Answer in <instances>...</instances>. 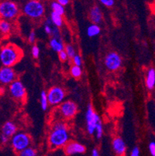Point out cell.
<instances>
[{
	"instance_id": "cell-15",
	"label": "cell",
	"mask_w": 155,
	"mask_h": 156,
	"mask_svg": "<svg viewBox=\"0 0 155 156\" xmlns=\"http://www.w3.org/2000/svg\"><path fill=\"white\" fill-rule=\"evenodd\" d=\"M17 132V127L13 122L7 121L2 125V134L8 136L9 137H12Z\"/></svg>"
},
{
	"instance_id": "cell-7",
	"label": "cell",
	"mask_w": 155,
	"mask_h": 156,
	"mask_svg": "<svg viewBox=\"0 0 155 156\" xmlns=\"http://www.w3.org/2000/svg\"><path fill=\"white\" fill-rule=\"evenodd\" d=\"M78 106L76 103L72 100L62 102L60 106H58V110L59 115L62 118L70 120L72 119L78 112Z\"/></svg>"
},
{
	"instance_id": "cell-11",
	"label": "cell",
	"mask_w": 155,
	"mask_h": 156,
	"mask_svg": "<svg viewBox=\"0 0 155 156\" xmlns=\"http://www.w3.org/2000/svg\"><path fill=\"white\" fill-rule=\"evenodd\" d=\"M16 80V73L10 66H2L0 69V83L2 85H10Z\"/></svg>"
},
{
	"instance_id": "cell-35",
	"label": "cell",
	"mask_w": 155,
	"mask_h": 156,
	"mask_svg": "<svg viewBox=\"0 0 155 156\" xmlns=\"http://www.w3.org/2000/svg\"><path fill=\"white\" fill-rule=\"evenodd\" d=\"M140 154V151L138 147H134L132 149L131 153H130V155L131 156H139Z\"/></svg>"
},
{
	"instance_id": "cell-19",
	"label": "cell",
	"mask_w": 155,
	"mask_h": 156,
	"mask_svg": "<svg viewBox=\"0 0 155 156\" xmlns=\"http://www.w3.org/2000/svg\"><path fill=\"white\" fill-rule=\"evenodd\" d=\"M50 18H51V21H52V23H53L55 27H57L61 28L62 26H63L64 20L62 15H60V14L52 11L51 13V16H50Z\"/></svg>"
},
{
	"instance_id": "cell-3",
	"label": "cell",
	"mask_w": 155,
	"mask_h": 156,
	"mask_svg": "<svg viewBox=\"0 0 155 156\" xmlns=\"http://www.w3.org/2000/svg\"><path fill=\"white\" fill-rule=\"evenodd\" d=\"M23 12L27 17L39 20L44 15L45 8L39 0H29L23 7Z\"/></svg>"
},
{
	"instance_id": "cell-37",
	"label": "cell",
	"mask_w": 155,
	"mask_h": 156,
	"mask_svg": "<svg viewBox=\"0 0 155 156\" xmlns=\"http://www.w3.org/2000/svg\"><path fill=\"white\" fill-rule=\"evenodd\" d=\"M92 156H99V150H98L97 148H94V149H92Z\"/></svg>"
},
{
	"instance_id": "cell-27",
	"label": "cell",
	"mask_w": 155,
	"mask_h": 156,
	"mask_svg": "<svg viewBox=\"0 0 155 156\" xmlns=\"http://www.w3.org/2000/svg\"><path fill=\"white\" fill-rule=\"evenodd\" d=\"M95 133H96V138H97V139L102 138V135H103V127H102V121H99V124H97Z\"/></svg>"
},
{
	"instance_id": "cell-13",
	"label": "cell",
	"mask_w": 155,
	"mask_h": 156,
	"mask_svg": "<svg viewBox=\"0 0 155 156\" xmlns=\"http://www.w3.org/2000/svg\"><path fill=\"white\" fill-rule=\"evenodd\" d=\"M112 147L114 153L117 155H123L126 151V143L123 140V138L119 137H115L112 142Z\"/></svg>"
},
{
	"instance_id": "cell-10",
	"label": "cell",
	"mask_w": 155,
	"mask_h": 156,
	"mask_svg": "<svg viewBox=\"0 0 155 156\" xmlns=\"http://www.w3.org/2000/svg\"><path fill=\"white\" fill-rule=\"evenodd\" d=\"M9 91L12 97L17 100L23 101L26 97V90L25 86L21 81L17 80V79L9 85Z\"/></svg>"
},
{
	"instance_id": "cell-33",
	"label": "cell",
	"mask_w": 155,
	"mask_h": 156,
	"mask_svg": "<svg viewBox=\"0 0 155 156\" xmlns=\"http://www.w3.org/2000/svg\"><path fill=\"white\" fill-rule=\"evenodd\" d=\"M9 138L10 137H9L8 136L5 135L3 134H1V135H0V142L2 143V144H7L9 141Z\"/></svg>"
},
{
	"instance_id": "cell-2",
	"label": "cell",
	"mask_w": 155,
	"mask_h": 156,
	"mask_svg": "<svg viewBox=\"0 0 155 156\" xmlns=\"http://www.w3.org/2000/svg\"><path fill=\"white\" fill-rule=\"evenodd\" d=\"M22 57V50L12 44L5 45L0 50V62L3 66L12 67Z\"/></svg>"
},
{
	"instance_id": "cell-21",
	"label": "cell",
	"mask_w": 155,
	"mask_h": 156,
	"mask_svg": "<svg viewBox=\"0 0 155 156\" xmlns=\"http://www.w3.org/2000/svg\"><path fill=\"white\" fill-rule=\"evenodd\" d=\"M51 8L52 9V11L57 13L60 14V15L63 16L65 14V5H62L61 3L57 1V2H51Z\"/></svg>"
},
{
	"instance_id": "cell-12",
	"label": "cell",
	"mask_w": 155,
	"mask_h": 156,
	"mask_svg": "<svg viewBox=\"0 0 155 156\" xmlns=\"http://www.w3.org/2000/svg\"><path fill=\"white\" fill-rule=\"evenodd\" d=\"M64 151L68 155H75V154H84L86 151L85 146L76 141H68L64 147Z\"/></svg>"
},
{
	"instance_id": "cell-36",
	"label": "cell",
	"mask_w": 155,
	"mask_h": 156,
	"mask_svg": "<svg viewBox=\"0 0 155 156\" xmlns=\"http://www.w3.org/2000/svg\"><path fill=\"white\" fill-rule=\"evenodd\" d=\"M57 1L63 5H67L70 2V0H57Z\"/></svg>"
},
{
	"instance_id": "cell-18",
	"label": "cell",
	"mask_w": 155,
	"mask_h": 156,
	"mask_svg": "<svg viewBox=\"0 0 155 156\" xmlns=\"http://www.w3.org/2000/svg\"><path fill=\"white\" fill-rule=\"evenodd\" d=\"M146 86L148 89H153L155 86V69L153 68L147 71L146 76Z\"/></svg>"
},
{
	"instance_id": "cell-22",
	"label": "cell",
	"mask_w": 155,
	"mask_h": 156,
	"mask_svg": "<svg viewBox=\"0 0 155 156\" xmlns=\"http://www.w3.org/2000/svg\"><path fill=\"white\" fill-rule=\"evenodd\" d=\"M41 109H42L44 111L47 110V109L48 108V106H49V102H48V93L44 90H43L41 93Z\"/></svg>"
},
{
	"instance_id": "cell-24",
	"label": "cell",
	"mask_w": 155,
	"mask_h": 156,
	"mask_svg": "<svg viewBox=\"0 0 155 156\" xmlns=\"http://www.w3.org/2000/svg\"><path fill=\"white\" fill-rule=\"evenodd\" d=\"M54 26H55V25L52 23V21H51V18H48V19L46 20V21H45L44 26V30L45 33H46L47 34H52Z\"/></svg>"
},
{
	"instance_id": "cell-31",
	"label": "cell",
	"mask_w": 155,
	"mask_h": 156,
	"mask_svg": "<svg viewBox=\"0 0 155 156\" xmlns=\"http://www.w3.org/2000/svg\"><path fill=\"white\" fill-rule=\"evenodd\" d=\"M28 41L30 44H34L36 41V34L34 31H31L28 36Z\"/></svg>"
},
{
	"instance_id": "cell-38",
	"label": "cell",
	"mask_w": 155,
	"mask_h": 156,
	"mask_svg": "<svg viewBox=\"0 0 155 156\" xmlns=\"http://www.w3.org/2000/svg\"><path fill=\"white\" fill-rule=\"evenodd\" d=\"M153 12H155V2H154V3L153 4Z\"/></svg>"
},
{
	"instance_id": "cell-29",
	"label": "cell",
	"mask_w": 155,
	"mask_h": 156,
	"mask_svg": "<svg viewBox=\"0 0 155 156\" xmlns=\"http://www.w3.org/2000/svg\"><path fill=\"white\" fill-rule=\"evenodd\" d=\"M58 58H59L60 60L63 62H67L68 59L69 58H68V54H67V52L65 51V50L62 51H60L59 53H58Z\"/></svg>"
},
{
	"instance_id": "cell-17",
	"label": "cell",
	"mask_w": 155,
	"mask_h": 156,
	"mask_svg": "<svg viewBox=\"0 0 155 156\" xmlns=\"http://www.w3.org/2000/svg\"><path fill=\"white\" fill-rule=\"evenodd\" d=\"M12 30V24L10 20L0 18V34L2 35H8Z\"/></svg>"
},
{
	"instance_id": "cell-4",
	"label": "cell",
	"mask_w": 155,
	"mask_h": 156,
	"mask_svg": "<svg viewBox=\"0 0 155 156\" xmlns=\"http://www.w3.org/2000/svg\"><path fill=\"white\" fill-rule=\"evenodd\" d=\"M19 14V6L16 2L10 0H2L0 2V18L13 20Z\"/></svg>"
},
{
	"instance_id": "cell-9",
	"label": "cell",
	"mask_w": 155,
	"mask_h": 156,
	"mask_svg": "<svg viewBox=\"0 0 155 156\" xmlns=\"http://www.w3.org/2000/svg\"><path fill=\"white\" fill-rule=\"evenodd\" d=\"M48 98L49 104L51 106L60 105L65 98V92L62 87L53 86L48 90Z\"/></svg>"
},
{
	"instance_id": "cell-34",
	"label": "cell",
	"mask_w": 155,
	"mask_h": 156,
	"mask_svg": "<svg viewBox=\"0 0 155 156\" xmlns=\"http://www.w3.org/2000/svg\"><path fill=\"white\" fill-rule=\"evenodd\" d=\"M149 151L152 156H155V142L152 141L149 144Z\"/></svg>"
},
{
	"instance_id": "cell-8",
	"label": "cell",
	"mask_w": 155,
	"mask_h": 156,
	"mask_svg": "<svg viewBox=\"0 0 155 156\" xmlns=\"http://www.w3.org/2000/svg\"><path fill=\"white\" fill-rule=\"evenodd\" d=\"M104 63L108 70L115 72L121 68L123 60L119 54L115 51H111L109 52L105 57Z\"/></svg>"
},
{
	"instance_id": "cell-23",
	"label": "cell",
	"mask_w": 155,
	"mask_h": 156,
	"mask_svg": "<svg viewBox=\"0 0 155 156\" xmlns=\"http://www.w3.org/2000/svg\"><path fill=\"white\" fill-rule=\"evenodd\" d=\"M70 74L75 79H79L82 75V66H78L75 65H72L70 69Z\"/></svg>"
},
{
	"instance_id": "cell-32",
	"label": "cell",
	"mask_w": 155,
	"mask_h": 156,
	"mask_svg": "<svg viewBox=\"0 0 155 156\" xmlns=\"http://www.w3.org/2000/svg\"><path fill=\"white\" fill-rule=\"evenodd\" d=\"M102 4L107 7H112L115 3L114 0H99Z\"/></svg>"
},
{
	"instance_id": "cell-16",
	"label": "cell",
	"mask_w": 155,
	"mask_h": 156,
	"mask_svg": "<svg viewBox=\"0 0 155 156\" xmlns=\"http://www.w3.org/2000/svg\"><path fill=\"white\" fill-rule=\"evenodd\" d=\"M49 45L54 51L59 53L60 51L65 50V44L62 41V37H52L49 41Z\"/></svg>"
},
{
	"instance_id": "cell-26",
	"label": "cell",
	"mask_w": 155,
	"mask_h": 156,
	"mask_svg": "<svg viewBox=\"0 0 155 156\" xmlns=\"http://www.w3.org/2000/svg\"><path fill=\"white\" fill-rule=\"evenodd\" d=\"M65 50L67 52L68 55V58L70 59L73 58V57L76 55V51H75V49L72 45L71 44H67L65 47Z\"/></svg>"
},
{
	"instance_id": "cell-20",
	"label": "cell",
	"mask_w": 155,
	"mask_h": 156,
	"mask_svg": "<svg viewBox=\"0 0 155 156\" xmlns=\"http://www.w3.org/2000/svg\"><path fill=\"white\" fill-rule=\"evenodd\" d=\"M101 29L99 24L92 23L87 28V35L89 37H95L100 34Z\"/></svg>"
},
{
	"instance_id": "cell-25",
	"label": "cell",
	"mask_w": 155,
	"mask_h": 156,
	"mask_svg": "<svg viewBox=\"0 0 155 156\" xmlns=\"http://www.w3.org/2000/svg\"><path fill=\"white\" fill-rule=\"evenodd\" d=\"M19 154L20 156H36L37 154V153L36 150L30 146V147H26L25 149L20 151L19 153Z\"/></svg>"
},
{
	"instance_id": "cell-30",
	"label": "cell",
	"mask_w": 155,
	"mask_h": 156,
	"mask_svg": "<svg viewBox=\"0 0 155 156\" xmlns=\"http://www.w3.org/2000/svg\"><path fill=\"white\" fill-rule=\"evenodd\" d=\"M72 61H73L74 65H78V66H82V57H81L79 55H75V56L73 57Z\"/></svg>"
},
{
	"instance_id": "cell-14",
	"label": "cell",
	"mask_w": 155,
	"mask_h": 156,
	"mask_svg": "<svg viewBox=\"0 0 155 156\" xmlns=\"http://www.w3.org/2000/svg\"><path fill=\"white\" fill-rule=\"evenodd\" d=\"M89 19L92 21V23L99 24L103 19V14L102 10L98 5H95L90 9L89 12Z\"/></svg>"
},
{
	"instance_id": "cell-28",
	"label": "cell",
	"mask_w": 155,
	"mask_h": 156,
	"mask_svg": "<svg viewBox=\"0 0 155 156\" xmlns=\"http://www.w3.org/2000/svg\"><path fill=\"white\" fill-rule=\"evenodd\" d=\"M31 53H32V56L34 58H38L40 55V48L37 45H33L31 49Z\"/></svg>"
},
{
	"instance_id": "cell-5",
	"label": "cell",
	"mask_w": 155,
	"mask_h": 156,
	"mask_svg": "<svg viewBox=\"0 0 155 156\" xmlns=\"http://www.w3.org/2000/svg\"><path fill=\"white\" fill-rule=\"evenodd\" d=\"M11 146L14 151L19 154L26 147L31 145V138L28 134L23 131L16 132L10 138Z\"/></svg>"
},
{
	"instance_id": "cell-6",
	"label": "cell",
	"mask_w": 155,
	"mask_h": 156,
	"mask_svg": "<svg viewBox=\"0 0 155 156\" xmlns=\"http://www.w3.org/2000/svg\"><path fill=\"white\" fill-rule=\"evenodd\" d=\"M85 119H86V130L90 135L95 134L96 128L99 122L101 121L99 114L94 111L92 104L88 105L87 110L85 113Z\"/></svg>"
},
{
	"instance_id": "cell-1",
	"label": "cell",
	"mask_w": 155,
	"mask_h": 156,
	"mask_svg": "<svg viewBox=\"0 0 155 156\" xmlns=\"http://www.w3.org/2000/svg\"><path fill=\"white\" fill-rule=\"evenodd\" d=\"M70 140V134L67 124L62 120L53 124L48 136V142L52 149L64 147Z\"/></svg>"
}]
</instances>
